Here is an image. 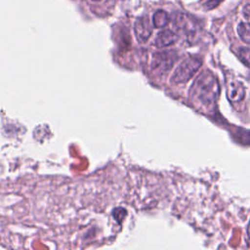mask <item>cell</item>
<instances>
[{
  "label": "cell",
  "instance_id": "obj_1",
  "mask_svg": "<svg viewBox=\"0 0 250 250\" xmlns=\"http://www.w3.org/2000/svg\"><path fill=\"white\" fill-rule=\"evenodd\" d=\"M220 94V86L216 76L209 70L198 75L191 88V95L204 106L213 105Z\"/></svg>",
  "mask_w": 250,
  "mask_h": 250
},
{
  "label": "cell",
  "instance_id": "obj_2",
  "mask_svg": "<svg viewBox=\"0 0 250 250\" xmlns=\"http://www.w3.org/2000/svg\"><path fill=\"white\" fill-rule=\"evenodd\" d=\"M202 64V60L196 56H190L184 60L175 70L171 81L175 84L185 83L189 80Z\"/></svg>",
  "mask_w": 250,
  "mask_h": 250
},
{
  "label": "cell",
  "instance_id": "obj_3",
  "mask_svg": "<svg viewBox=\"0 0 250 250\" xmlns=\"http://www.w3.org/2000/svg\"><path fill=\"white\" fill-rule=\"evenodd\" d=\"M177 60V55L173 51H164L155 53L151 61V68L158 74L169 71Z\"/></svg>",
  "mask_w": 250,
  "mask_h": 250
},
{
  "label": "cell",
  "instance_id": "obj_4",
  "mask_svg": "<svg viewBox=\"0 0 250 250\" xmlns=\"http://www.w3.org/2000/svg\"><path fill=\"white\" fill-rule=\"evenodd\" d=\"M151 32H152V25L147 16H143L136 21L135 34H136L137 40L140 43L146 42L149 36L151 35Z\"/></svg>",
  "mask_w": 250,
  "mask_h": 250
},
{
  "label": "cell",
  "instance_id": "obj_5",
  "mask_svg": "<svg viewBox=\"0 0 250 250\" xmlns=\"http://www.w3.org/2000/svg\"><path fill=\"white\" fill-rule=\"evenodd\" d=\"M245 96V89L241 82L232 80L228 84V97L230 102L238 103L243 100Z\"/></svg>",
  "mask_w": 250,
  "mask_h": 250
},
{
  "label": "cell",
  "instance_id": "obj_6",
  "mask_svg": "<svg viewBox=\"0 0 250 250\" xmlns=\"http://www.w3.org/2000/svg\"><path fill=\"white\" fill-rule=\"evenodd\" d=\"M176 40H177L176 33H174L173 31H171L169 29H164L157 34L154 43H155L156 47L162 48V47H166V46H169V45L175 43Z\"/></svg>",
  "mask_w": 250,
  "mask_h": 250
},
{
  "label": "cell",
  "instance_id": "obj_7",
  "mask_svg": "<svg viewBox=\"0 0 250 250\" xmlns=\"http://www.w3.org/2000/svg\"><path fill=\"white\" fill-rule=\"evenodd\" d=\"M173 22L174 25L180 29V30H185L186 32H189L193 30V24L190 19L182 13H177L174 18H173Z\"/></svg>",
  "mask_w": 250,
  "mask_h": 250
},
{
  "label": "cell",
  "instance_id": "obj_8",
  "mask_svg": "<svg viewBox=\"0 0 250 250\" xmlns=\"http://www.w3.org/2000/svg\"><path fill=\"white\" fill-rule=\"evenodd\" d=\"M152 21H153V25L155 27H158V28L163 27L168 23L169 16L165 11L158 10L154 13L153 18H152Z\"/></svg>",
  "mask_w": 250,
  "mask_h": 250
},
{
  "label": "cell",
  "instance_id": "obj_9",
  "mask_svg": "<svg viewBox=\"0 0 250 250\" xmlns=\"http://www.w3.org/2000/svg\"><path fill=\"white\" fill-rule=\"evenodd\" d=\"M237 32L240 38L246 42L250 43V23L248 22H241L237 26Z\"/></svg>",
  "mask_w": 250,
  "mask_h": 250
},
{
  "label": "cell",
  "instance_id": "obj_10",
  "mask_svg": "<svg viewBox=\"0 0 250 250\" xmlns=\"http://www.w3.org/2000/svg\"><path fill=\"white\" fill-rule=\"evenodd\" d=\"M239 56L241 60L250 66V49L249 48H242L239 50Z\"/></svg>",
  "mask_w": 250,
  "mask_h": 250
},
{
  "label": "cell",
  "instance_id": "obj_11",
  "mask_svg": "<svg viewBox=\"0 0 250 250\" xmlns=\"http://www.w3.org/2000/svg\"><path fill=\"white\" fill-rule=\"evenodd\" d=\"M222 1H223V0H208V1L205 3L204 7H205L206 10H212V9L216 8Z\"/></svg>",
  "mask_w": 250,
  "mask_h": 250
},
{
  "label": "cell",
  "instance_id": "obj_12",
  "mask_svg": "<svg viewBox=\"0 0 250 250\" xmlns=\"http://www.w3.org/2000/svg\"><path fill=\"white\" fill-rule=\"evenodd\" d=\"M243 15L246 19L250 20V4L246 5L244 8H243Z\"/></svg>",
  "mask_w": 250,
  "mask_h": 250
},
{
  "label": "cell",
  "instance_id": "obj_13",
  "mask_svg": "<svg viewBox=\"0 0 250 250\" xmlns=\"http://www.w3.org/2000/svg\"><path fill=\"white\" fill-rule=\"evenodd\" d=\"M92 1H95V2H98V1H101V0H92Z\"/></svg>",
  "mask_w": 250,
  "mask_h": 250
}]
</instances>
